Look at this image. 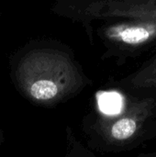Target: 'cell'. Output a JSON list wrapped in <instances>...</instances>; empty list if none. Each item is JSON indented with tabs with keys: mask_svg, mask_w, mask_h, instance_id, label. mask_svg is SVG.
Returning a JSON list of instances; mask_svg holds the SVG:
<instances>
[{
	"mask_svg": "<svg viewBox=\"0 0 156 157\" xmlns=\"http://www.w3.org/2000/svg\"><path fill=\"white\" fill-rule=\"evenodd\" d=\"M14 79L22 95L40 107L65 102L91 85L73 51L57 42L39 43L24 51L16 63Z\"/></svg>",
	"mask_w": 156,
	"mask_h": 157,
	"instance_id": "obj_1",
	"label": "cell"
},
{
	"mask_svg": "<svg viewBox=\"0 0 156 157\" xmlns=\"http://www.w3.org/2000/svg\"><path fill=\"white\" fill-rule=\"evenodd\" d=\"M123 93V103L118 111L95 109L83 119L82 132L93 152H129L155 140L156 88Z\"/></svg>",
	"mask_w": 156,
	"mask_h": 157,
	"instance_id": "obj_2",
	"label": "cell"
},
{
	"mask_svg": "<svg viewBox=\"0 0 156 157\" xmlns=\"http://www.w3.org/2000/svg\"><path fill=\"white\" fill-rule=\"evenodd\" d=\"M89 40L104 50L103 59L122 63L156 47V20L117 18L102 20L85 29Z\"/></svg>",
	"mask_w": 156,
	"mask_h": 157,
	"instance_id": "obj_3",
	"label": "cell"
},
{
	"mask_svg": "<svg viewBox=\"0 0 156 157\" xmlns=\"http://www.w3.org/2000/svg\"><path fill=\"white\" fill-rule=\"evenodd\" d=\"M51 12L85 29L108 19L156 20V0H55Z\"/></svg>",
	"mask_w": 156,
	"mask_h": 157,
	"instance_id": "obj_4",
	"label": "cell"
},
{
	"mask_svg": "<svg viewBox=\"0 0 156 157\" xmlns=\"http://www.w3.org/2000/svg\"><path fill=\"white\" fill-rule=\"evenodd\" d=\"M124 92H140L156 88V53L143 63L137 70L118 81Z\"/></svg>",
	"mask_w": 156,
	"mask_h": 157,
	"instance_id": "obj_5",
	"label": "cell"
},
{
	"mask_svg": "<svg viewBox=\"0 0 156 157\" xmlns=\"http://www.w3.org/2000/svg\"><path fill=\"white\" fill-rule=\"evenodd\" d=\"M66 138L68 144V152L66 156H96L95 152L89 148H86L77 140L69 127L66 128Z\"/></svg>",
	"mask_w": 156,
	"mask_h": 157,
	"instance_id": "obj_6",
	"label": "cell"
},
{
	"mask_svg": "<svg viewBox=\"0 0 156 157\" xmlns=\"http://www.w3.org/2000/svg\"><path fill=\"white\" fill-rule=\"evenodd\" d=\"M155 140H156V138H155ZM140 156L156 157V152H154V153H148V154H143V155H140Z\"/></svg>",
	"mask_w": 156,
	"mask_h": 157,
	"instance_id": "obj_7",
	"label": "cell"
},
{
	"mask_svg": "<svg viewBox=\"0 0 156 157\" xmlns=\"http://www.w3.org/2000/svg\"><path fill=\"white\" fill-rule=\"evenodd\" d=\"M3 140H4V138H3V133H2V131H1V129H0V144L3 143Z\"/></svg>",
	"mask_w": 156,
	"mask_h": 157,
	"instance_id": "obj_8",
	"label": "cell"
}]
</instances>
